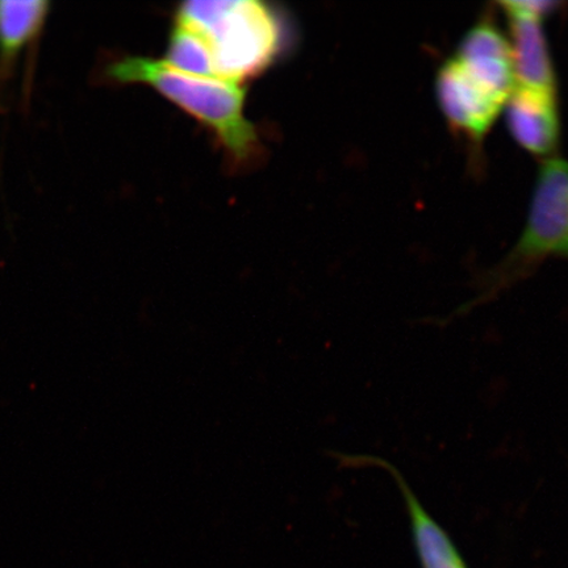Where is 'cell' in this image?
<instances>
[{"instance_id":"cell-1","label":"cell","mask_w":568,"mask_h":568,"mask_svg":"<svg viewBox=\"0 0 568 568\" xmlns=\"http://www.w3.org/2000/svg\"><path fill=\"white\" fill-rule=\"evenodd\" d=\"M105 75L118 83H141L158 90L216 134L237 161L252 159L258 134L245 115L246 91L240 83L183 73L163 60L124 57L110 63Z\"/></svg>"},{"instance_id":"cell-2","label":"cell","mask_w":568,"mask_h":568,"mask_svg":"<svg viewBox=\"0 0 568 568\" xmlns=\"http://www.w3.org/2000/svg\"><path fill=\"white\" fill-rule=\"evenodd\" d=\"M175 24L201 36L220 80L243 84L273 65L282 52L281 21L257 0L186 2L178 9Z\"/></svg>"},{"instance_id":"cell-3","label":"cell","mask_w":568,"mask_h":568,"mask_svg":"<svg viewBox=\"0 0 568 568\" xmlns=\"http://www.w3.org/2000/svg\"><path fill=\"white\" fill-rule=\"evenodd\" d=\"M550 257L568 260V162L559 159L542 163L521 237L465 308L491 300Z\"/></svg>"},{"instance_id":"cell-4","label":"cell","mask_w":568,"mask_h":568,"mask_svg":"<svg viewBox=\"0 0 568 568\" xmlns=\"http://www.w3.org/2000/svg\"><path fill=\"white\" fill-rule=\"evenodd\" d=\"M435 90L447 122L478 141L486 136L507 103L468 74L454 57L439 68Z\"/></svg>"},{"instance_id":"cell-5","label":"cell","mask_w":568,"mask_h":568,"mask_svg":"<svg viewBox=\"0 0 568 568\" xmlns=\"http://www.w3.org/2000/svg\"><path fill=\"white\" fill-rule=\"evenodd\" d=\"M453 57L475 80L508 101L516 89L513 48L493 21H479L467 31Z\"/></svg>"},{"instance_id":"cell-6","label":"cell","mask_w":568,"mask_h":568,"mask_svg":"<svg viewBox=\"0 0 568 568\" xmlns=\"http://www.w3.org/2000/svg\"><path fill=\"white\" fill-rule=\"evenodd\" d=\"M500 4L509 21L516 88L557 95L556 71L544 33V18L517 9L513 2Z\"/></svg>"},{"instance_id":"cell-7","label":"cell","mask_w":568,"mask_h":568,"mask_svg":"<svg viewBox=\"0 0 568 568\" xmlns=\"http://www.w3.org/2000/svg\"><path fill=\"white\" fill-rule=\"evenodd\" d=\"M506 119L510 134L525 151L548 158L558 146L557 95L516 88L508 98Z\"/></svg>"},{"instance_id":"cell-8","label":"cell","mask_w":568,"mask_h":568,"mask_svg":"<svg viewBox=\"0 0 568 568\" xmlns=\"http://www.w3.org/2000/svg\"><path fill=\"white\" fill-rule=\"evenodd\" d=\"M372 464L382 467L394 479L404 500L409 518L412 539L422 568H468L456 544L446 530L425 509L414 489L390 462L371 458Z\"/></svg>"},{"instance_id":"cell-9","label":"cell","mask_w":568,"mask_h":568,"mask_svg":"<svg viewBox=\"0 0 568 568\" xmlns=\"http://www.w3.org/2000/svg\"><path fill=\"white\" fill-rule=\"evenodd\" d=\"M49 11L45 0H0V81L12 74L20 54L39 38Z\"/></svg>"},{"instance_id":"cell-10","label":"cell","mask_w":568,"mask_h":568,"mask_svg":"<svg viewBox=\"0 0 568 568\" xmlns=\"http://www.w3.org/2000/svg\"><path fill=\"white\" fill-rule=\"evenodd\" d=\"M183 73L216 78L210 49L201 36L175 24L169 39L166 60Z\"/></svg>"}]
</instances>
